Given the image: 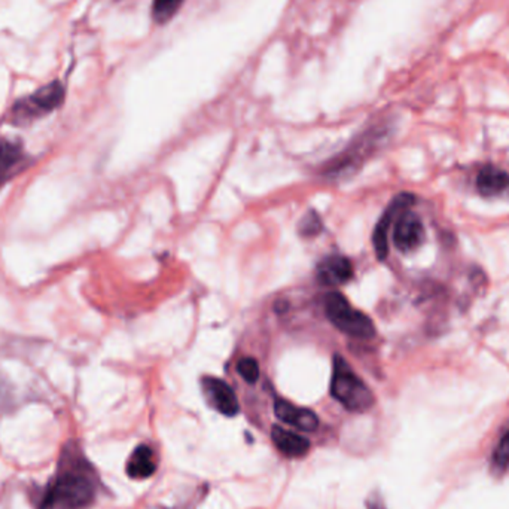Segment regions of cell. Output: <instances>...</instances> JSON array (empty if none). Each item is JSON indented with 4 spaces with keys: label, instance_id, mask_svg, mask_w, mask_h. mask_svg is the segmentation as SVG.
<instances>
[{
    "label": "cell",
    "instance_id": "cell-7",
    "mask_svg": "<svg viewBox=\"0 0 509 509\" xmlns=\"http://www.w3.org/2000/svg\"><path fill=\"white\" fill-rule=\"evenodd\" d=\"M29 155L20 142L0 139V190L26 169Z\"/></svg>",
    "mask_w": 509,
    "mask_h": 509
},
{
    "label": "cell",
    "instance_id": "cell-18",
    "mask_svg": "<svg viewBox=\"0 0 509 509\" xmlns=\"http://www.w3.org/2000/svg\"><path fill=\"white\" fill-rule=\"evenodd\" d=\"M8 386H6V383H5L4 380H2V377H0V410H2L5 405H6V403H8Z\"/></svg>",
    "mask_w": 509,
    "mask_h": 509
},
{
    "label": "cell",
    "instance_id": "cell-3",
    "mask_svg": "<svg viewBox=\"0 0 509 509\" xmlns=\"http://www.w3.org/2000/svg\"><path fill=\"white\" fill-rule=\"evenodd\" d=\"M325 311L332 325L347 336L362 339L373 338L375 336L373 320L366 313L356 310L343 293H328Z\"/></svg>",
    "mask_w": 509,
    "mask_h": 509
},
{
    "label": "cell",
    "instance_id": "cell-6",
    "mask_svg": "<svg viewBox=\"0 0 509 509\" xmlns=\"http://www.w3.org/2000/svg\"><path fill=\"white\" fill-rule=\"evenodd\" d=\"M424 238L426 231L421 217L410 210L401 213L393 228V243L396 249L403 254H410L423 245Z\"/></svg>",
    "mask_w": 509,
    "mask_h": 509
},
{
    "label": "cell",
    "instance_id": "cell-4",
    "mask_svg": "<svg viewBox=\"0 0 509 509\" xmlns=\"http://www.w3.org/2000/svg\"><path fill=\"white\" fill-rule=\"evenodd\" d=\"M63 100V85L59 81L51 82L39 88L36 93L18 100L11 109V121L15 125H27L56 111L57 107L61 106Z\"/></svg>",
    "mask_w": 509,
    "mask_h": 509
},
{
    "label": "cell",
    "instance_id": "cell-8",
    "mask_svg": "<svg viewBox=\"0 0 509 509\" xmlns=\"http://www.w3.org/2000/svg\"><path fill=\"white\" fill-rule=\"evenodd\" d=\"M204 391L208 396V401L212 403L217 412L224 416L233 417L240 412L238 399L234 393L233 389L227 384L221 378L206 377L204 378Z\"/></svg>",
    "mask_w": 509,
    "mask_h": 509
},
{
    "label": "cell",
    "instance_id": "cell-19",
    "mask_svg": "<svg viewBox=\"0 0 509 509\" xmlns=\"http://www.w3.org/2000/svg\"><path fill=\"white\" fill-rule=\"evenodd\" d=\"M369 509H384L383 506L377 505V504H373V505L369 506Z\"/></svg>",
    "mask_w": 509,
    "mask_h": 509
},
{
    "label": "cell",
    "instance_id": "cell-17",
    "mask_svg": "<svg viewBox=\"0 0 509 509\" xmlns=\"http://www.w3.org/2000/svg\"><path fill=\"white\" fill-rule=\"evenodd\" d=\"M237 371L242 375L243 380L249 383V384L258 382L259 364L254 357H243V359H240Z\"/></svg>",
    "mask_w": 509,
    "mask_h": 509
},
{
    "label": "cell",
    "instance_id": "cell-15",
    "mask_svg": "<svg viewBox=\"0 0 509 509\" xmlns=\"http://www.w3.org/2000/svg\"><path fill=\"white\" fill-rule=\"evenodd\" d=\"M322 219L319 217L318 212H314V210H309V212L301 217L300 226H298V233H300V236L306 238L316 237V236L322 233Z\"/></svg>",
    "mask_w": 509,
    "mask_h": 509
},
{
    "label": "cell",
    "instance_id": "cell-16",
    "mask_svg": "<svg viewBox=\"0 0 509 509\" xmlns=\"http://www.w3.org/2000/svg\"><path fill=\"white\" fill-rule=\"evenodd\" d=\"M492 465L495 471L504 472L509 467V430L502 435L495 447L492 456Z\"/></svg>",
    "mask_w": 509,
    "mask_h": 509
},
{
    "label": "cell",
    "instance_id": "cell-1",
    "mask_svg": "<svg viewBox=\"0 0 509 509\" xmlns=\"http://www.w3.org/2000/svg\"><path fill=\"white\" fill-rule=\"evenodd\" d=\"M98 492V477L79 446L69 442L56 472L34 497L36 509H88Z\"/></svg>",
    "mask_w": 509,
    "mask_h": 509
},
{
    "label": "cell",
    "instance_id": "cell-11",
    "mask_svg": "<svg viewBox=\"0 0 509 509\" xmlns=\"http://www.w3.org/2000/svg\"><path fill=\"white\" fill-rule=\"evenodd\" d=\"M477 190L487 199H509V174L497 167H484L477 176Z\"/></svg>",
    "mask_w": 509,
    "mask_h": 509
},
{
    "label": "cell",
    "instance_id": "cell-2",
    "mask_svg": "<svg viewBox=\"0 0 509 509\" xmlns=\"http://www.w3.org/2000/svg\"><path fill=\"white\" fill-rule=\"evenodd\" d=\"M331 395L348 412H366L374 405L373 392L338 355L334 357Z\"/></svg>",
    "mask_w": 509,
    "mask_h": 509
},
{
    "label": "cell",
    "instance_id": "cell-13",
    "mask_svg": "<svg viewBox=\"0 0 509 509\" xmlns=\"http://www.w3.org/2000/svg\"><path fill=\"white\" fill-rule=\"evenodd\" d=\"M157 471V462L151 447H136L132 456L128 458L127 476L133 480H146Z\"/></svg>",
    "mask_w": 509,
    "mask_h": 509
},
{
    "label": "cell",
    "instance_id": "cell-12",
    "mask_svg": "<svg viewBox=\"0 0 509 509\" xmlns=\"http://www.w3.org/2000/svg\"><path fill=\"white\" fill-rule=\"evenodd\" d=\"M272 440L274 446L279 449L282 454L288 458H298L306 456L310 451V441L307 438L291 432L288 429L282 426H273Z\"/></svg>",
    "mask_w": 509,
    "mask_h": 509
},
{
    "label": "cell",
    "instance_id": "cell-10",
    "mask_svg": "<svg viewBox=\"0 0 509 509\" xmlns=\"http://www.w3.org/2000/svg\"><path fill=\"white\" fill-rule=\"evenodd\" d=\"M353 265L346 256L331 255L318 265V279L327 286H339L352 281Z\"/></svg>",
    "mask_w": 509,
    "mask_h": 509
},
{
    "label": "cell",
    "instance_id": "cell-14",
    "mask_svg": "<svg viewBox=\"0 0 509 509\" xmlns=\"http://www.w3.org/2000/svg\"><path fill=\"white\" fill-rule=\"evenodd\" d=\"M185 0H153V20L158 26H164L176 17Z\"/></svg>",
    "mask_w": 509,
    "mask_h": 509
},
{
    "label": "cell",
    "instance_id": "cell-5",
    "mask_svg": "<svg viewBox=\"0 0 509 509\" xmlns=\"http://www.w3.org/2000/svg\"><path fill=\"white\" fill-rule=\"evenodd\" d=\"M414 201H416V199L412 194H399L389 204L386 212L383 213V217H380V221L374 228L373 245L380 261L386 259L387 254H389V231H391L392 224L398 219L401 213L407 212Z\"/></svg>",
    "mask_w": 509,
    "mask_h": 509
},
{
    "label": "cell",
    "instance_id": "cell-9",
    "mask_svg": "<svg viewBox=\"0 0 509 509\" xmlns=\"http://www.w3.org/2000/svg\"><path fill=\"white\" fill-rule=\"evenodd\" d=\"M274 412L279 421L304 432H313L318 429L319 417L311 410L297 407L284 399H277L274 403Z\"/></svg>",
    "mask_w": 509,
    "mask_h": 509
}]
</instances>
